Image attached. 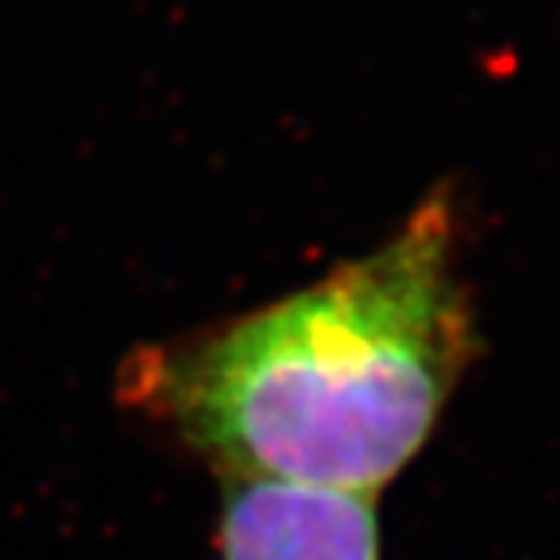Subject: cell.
<instances>
[{"label": "cell", "mask_w": 560, "mask_h": 560, "mask_svg": "<svg viewBox=\"0 0 560 560\" xmlns=\"http://www.w3.org/2000/svg\"><path fill=\"white\" fill-rule=\"evenodd\" d=\"M223 560H382L375 497L220 479Z\"/></svg>", "instance_id": "2"}, {"label": "cell", "mask_w": 560, "mask_h": 560, "mask_svg": "<svg viewBox=\"0 0 560 560\" xmlns=\"http://www.w3.org/2000/svg\"><path fill=\"white\" fill-rule=\"evenodd\" d=\"M435 186L385 244L226 325L139 348L118 398L220 479L375 497L429 446L483 351Z\"/></svg>", "instance_id": "1"}]
</instances>
